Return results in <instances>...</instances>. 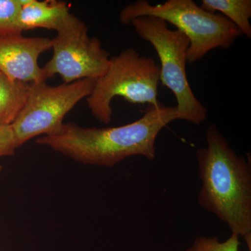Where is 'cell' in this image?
Wrapping results in <instances>:
<instances>
[{
	"mask_svg": "<svg viewBox=\"0 0 251 251\" xmlns=\"http://www.w3.org/2000/svg\"><path fill=\"white\" fill-rule=\"evenodd\" d=\"M181 120L176 106L148 105L143 116L120 126L84 128L64 124L58 133L36 140L74 161L90 166L112 167L133 156L153 161L156 140L168 124Z\"/></svg>",
	"mask_w": 251,
	"mask_h": 251,
	"instance_id": "1",
	"label": "cell"
},
{
	"mask_svg": "<svg viewBox=\"0 0 251 251\" xmlns=\"http://www.w3.org/2000/svg\"><path fill=\"white\" fill-rule=\"evenodd\" d=\"M206 148L198 149L200 206L215 214L251 250V166L229 147L216 125L206 131Z\"/></svg>",
	"mask_w": 251,
	"mask_h": 251,
	"instance_id": "2",
	"label": "cell"
},
{
	"mask_svg": "<svg viewBox=\"0 0 251 251\" xmlns=\"http://www.w3.org/2000/svg\"><path fill=\"white\" fill-rule=\"evenodd\" d=\"M143 16L171 23L187 36L190 46L186 61L189 64L201 60L212 50L229 49L243 36L223 15L208 12L193 0H168L156 5L147 0H138L122 9L120 21L128 25L135 18Z\"/></svg>",
	"mask_w": 251,
	"mask_h": 251,
	"instance_id": "3",
	"label": "cell"
},
{
	"mask_svg": "<svg viewBox=\"0 0 251 251\" xmlns=\"http://www.w3.org/2000/svg\"><path fill=\"white\" fill-rule=\"evenodd\" d=\"M160 67L151 57L140 56L133 49L110 57L106 72L95 80L87 98L92 115L100 123L112 120V100L120 97L133 104H161L158 100Z\"/></svg>",
	"mask_w": 251,
	"mask_h": 251,
	"instance_id": "4",
	"label": "cell"
},
{
	"mask_svg": "<svg viewBox=\"0 0 251 251\" xmlns=\"http://www.w3.org/2000/svg\"><path fill=\"white\" fill-rule=\"evenodd\" d=\"M136 34L151 44L159 57L160 81L176 100L181 120L200 125L205 121L207 109L193 93L186 74L189 39L178 29H169L160 18L143 16L130 23Z\"/></svg>",
	"mask_w": 251,
	"mask_h": 251,
	"instance_id": "5",
	"label": "cell"
},
{
	"mask_svg": "<svg viewBox=\"0 0 251 251\" xmlns=\"http://www.w3.org/2000/svg\"><path fill=\"white\" fill-rule=\"evenodd\" d=\"M94 83V80L83 79L57 86L46 81L29 84L25 103L11 125L19 147L39 135L58 133L64 117L92 94Z\"/></svg>",
	"mask_w": 251,
	"mask_h": 251,
	"instance_id": "6",
	"label": "cell"
},
{
	"mask_svg": "<svg viewBox=\"0 0 251 251\" xmlns=\"http://www.w3.org/2000/svg\"><path fill=\"white\" fill-rule=\"evenodd\" d=\"M51 49L52 57L42 67L46 80L55 75L66 84L83 79L95 80L108 69L110 53L98 38L88 35L87 25L75 15L51 39Z\"/></svg>",
	"mask_w": 251,
	"mask_h": 251,
	"instance_id": "7",
	"label": "cell"
},
{
	"mask_svg": "<svg viewBox=\"0 0 251 251\" xmlns=\"http://www.w3.org/2000/svg\"><path fill=\"white\" fill-rule=\"evenodd\" d=\"M50 49L51 39L48 38L0 36V72L25 83L46 81L38 60Z\"/></svg>",
	"mask_w": 251,
	"mask_h": 251,
	"instance_id": "8",
	"label": "cell"
},
{
	"mask_svg": "<svg viewBox=\"0 0 251 251\" xmlns=\"http://www.w3.org/2000/svg\"><path fill=\"white\" fill-rule=\"evenodd\" d=\"M22 8L19 16L21 31L36 28L59 30L72 16L64 1L21 0Z\"/></svg>",
	"mask_w": 251,
	"mask_h": 251,
	"instance_id": "9",
	"label": "cell"
},
{
	"mask_svg": "<svg viewBox=\"0 0 251 251\" xmlns=\"http://www.w3.org/2000/svg\"><path fill=\"white\" fill-rule=\"evenodd\" d=\"M29 88V83L0 72V126L14 123L25 103Z\"/></svg>",
	"mask_w": 251,
	"mask_h": 251,
	"instance_id": "10",
	"label": "cell"
},
{
	"mask_svg": "<svg viewBox=\"0 0 251 251\" xmlns=\"http://www.w3.org/2000/svg\"><path fill=\"white\" fill-rule=\"evenodd\" d=\"M201 6L213 14L219 11L233 23L243 36L251 39V0H202Z\"/></svg>",
	"mask_w": 251,
	"mask_h": 251,
	"instance_id": "11",
	"label": "cell"
},
{
	"mask_svg": "<svg viewBox=\"0 0 251 251\" xmlns=\"http://www.w3.org/2000/svg\"><path fill=\"white\" fill-rule=\"evenodd\" d=\"M21 0H0V36L23 34L19 26Z\"/></svg>",
	"mask_w": 251,
	"mask_h": 251,
	"instance_id": "12",
	"label": "cell"
},
{
	"mask_svg": "<svg viewBox=\"0 0 251 251\" xmlns=\"http://www.w3.org/2000/svg\"><path fill=\"white\" fill-rule=\"evenodd\" d=\"M239 237L232 234L224 242L218 237H199L186 251H239Z\"/></svg>",
	"mask_w": 251,
	"mask_h": 251,
	"instance_id": "13",
	"label": "cell"
},
{
	"mask_svg": "<svg viewBox=\"0 0 251 251\" xmlns=\"http://www.w3.org/2000/svg\"><path fill=\"white\" fill-rule=\"evenodd\" d=\"M18 148L11 125L0 126V158L14 156Z\"/></svg>",
	"mask_w": 251,
	"mask_h": 251,
	"instance_id": "14",
	"label": "cell"
},
{
	"mask_svg": "<svg viewBox=\"0 0 251 251\" xmlns=\"http://www.w3.org/2000/svg\"><path fill=\"white\" fill-rule=\"evenodd\" d=\"M1 171H2V167L0 166V173H1Z\"/></svg>",
	"mask_w": 251,
	"mask_h": 251,
	"instance_id": "15",
	"label": "cell"
},
{
	"mask_svg": "<svg viewBox=\"0 0 251 251\" xmlns=\"http://www.w3.org/2000/svg\"><path fill=\"white\" fill-rule=\"evenodd\" d=\"M251 251V250H248V251Z\"/></svg>",
	"mask_w": 251,
	"mask_h": 251,
	"instance_id": "16",
	"label": "cell"
}]
</instances>
